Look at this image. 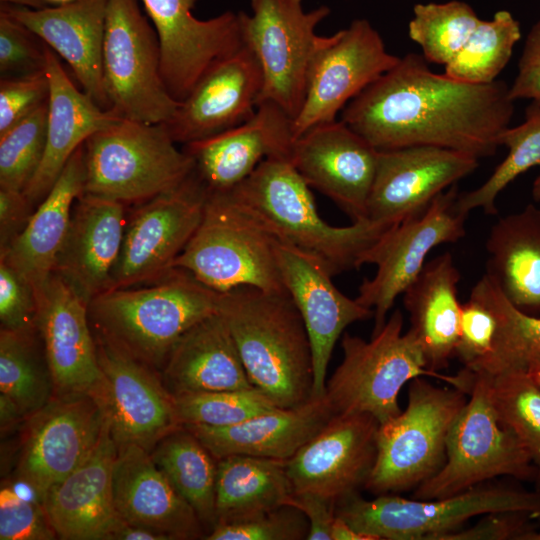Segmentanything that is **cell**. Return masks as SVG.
<instances>
[{
	"label": "cell",
	"mask_w": 540,
	"mask_h": 540,
	"mask_svg": "<svg viewBox=\"0 0 540 540\" xmlns=\"http://www.w3.org/2000/svg\"><path fill=\"white\" fill-rule=\"evenodd\" d=\"M117 446L108 424L87 459L57 484L42 506L57 538L111 540L122 521L113 497Z\"/></svg>",
	"instance_id": "cell-28"
},
{
	"label": "cell",
	"mask_w": 540,
	"mask_h": 540,
	"mask_svg": "<svg viewBox=\"0 0 540 540\" xmlns=\"http://www.w3.org/2000/svg\"><path fill=\"white\" fill-rule=\"evenodd\" d=\"M478 160L436 146L379 151L367 218L394 225L422 214L439 194L474 172Z\"/></svg>",
	"instance_id": "cell-19"
},
{
	"label": "cell",
	"mask_w": 540,
	"mask_h": 540,
	"mask_svg": "<svg viewBox=\"0 0 540 540\" xmlns=\"http://www.w3.org/2000/svg\"><path fill=\"white\" fill-rule=\"evenodd\" d=\"M325 394L226 427L184 425L218 460L248 455L288 461L334 416Z\"/></svg>",
	"instance_id": "cell-31"
},
{
	"label": "cell",
	"mask_w": 540,
	"mask_h": 540,
	"mask_svg": "<svg viewBox=\"0 0 540 540\" xmlns=\"http://www.w3.org/2000/svg\"><path fill=\"white\" fill-rule=\"evenodd\" d=\"M218 313L254 387L278 408L296 407L314 398L311 342L287 293L237 287L222 293Z\"/></svg>",
	"instance_id": "cell-2"
},
{
	"label": "cell",
	"mask_w": 540,
	"mask_h": 540,
	"mask_svg": "<svg viewBox=\"0 0 540 540\" xmlns=\"http://www.w3.org/2000/svg\"><path fill=\"white\" fill-rule=\"evenodd\" d=\"M379 151L342 120L316 125L294 140L290 161L310 186L352 222L368 219Z\"/></svg>",
	"instance_id": "cell-22"
},
{
	"label": "cell",
	"mask_w": 540,
	"mask_h": 540,
	"mask_svg": "<svg viewBox=\"0 0 540 540\" xmlns=\"http://www.w3.org/2000/svg\"><path fill=\"white\" fill-rule=\"evenodd\" d=\"M46 44L0 6V74L19 77L45 71Z\"/></svg>",
	"instance_id": "cell-48"
},
{
	"label": "cell",
	"mask_w": 540,
	"mask_h": 540,
	"mask_svg": "<svg viewBox=\"0 0 540 540\" xmlns=\"http://www.w3.org/2000/svg\"><path fill=\"white\" fill-rule=\"evenodd\" d=\"M262 87L260 64L243 45L215 63L162 125L177 144L209 138L250 119Z\"/></svg>",
	"instance_id": "cell-23"
},
{
	"label": "cell",
	"mask_w": 540,
	"mask_h": 540,
	"mask_svg": "<svg viewBox=\"0 0 540 540\" xmlns=\"http://www.w3.org/2000/svg\"><path fill=\"white\" fill-rule=\"evenodd\" d=\"M174 400L182 426H232L278 408L256 387L181 395Z\"/></svg>",
	"instance_id": "cell-44"
},
{
	"label": "cell",
	"mask_w": 540,
	"mask_h": 540,
	"mask_svg": "<svg viewBox=\"0 0 540 540\" xmlns=\"http://www.w3.org/2000/svg\"><path fill=\"white\" fill-rule=\"evenodd\" d=\"M277 259L284 287L307 330L313 355V397L325 394L328 364L343 331L373 318V310L343 294L332 275L314 256L278 243Z\"/></svg>",
	"instance_id": "cell-24"
},
{
	"label": "cell",
	"mask_w": 540,
	"mask_h": 540,
	"mask_svg": "<svg viewBox=\"0 0 540 540\" xmlns=\"http://www.w3.org/2000/svg\"><path fill=\"white\" fill-rule=\"evenodd\" d=\"M403 314L395 310L369 341L344 333L343 360L326 382L325 396L334 414H369L383 424L400 412L398 396L413 379L430 376L466 393L471 373L457 375L431 370L416 336L403 333Z\"/></svg>",
	"instance_id": "cell-5"
},
{
	"label": "cell",
	"mask_w": 540,
	"mask_h": 540,
	"mask_svg": "<svg viewBox=\"0 0 540 540\" xmlns=\"http://www.w3.org/2000/svg\"><path fill=\"white\" fill-rule=\"evenodd\" d=\"M150 456L175 490L194 509L207 536L216 525L218 460L185 426L164 436L150 451Z\"/></svg>",
	"instance_id": "cell-37"
},
{
	"label": "cell",
	"mask_w": 540,
	"mask_h": 540,
	"mask_svg": "<svg viewBox=\"0 0 540 540\" xmlns=\"http://www.w3.org/2000/svg\"><path fill=\"white\" fill-rule=\"evenodd\" d=\"M25 420V417L18 407L7 397L0 394V426L1 432H7L19 422Z\"/></svg>",
	"instance_id": "cell-57"
},
{
	"label": "cell",
	"mask_w": 540,
	"mask_h": 540,
	"mask_svg": "<svg viewBox=\"0 0 540 540\" xmlns=\"http://www.w3.org/2000/svg\"><path fill=\"white\" fill-rule=\"evenodd\" d=\"M331 540H376L373 536L359 532L345 520L336 516L331 527Z\"/></svg>",
	"instance_id": "cell-58"
},
{
	"label": "cell",
	"mask_w": 540,
	"mask_h": 540,
	"mask_svg": "<svg viewBox=\"0 0 540 540\" xmlns=\"http://www.w3.org/2000/svg\"><path fill=\"white\" fill-rule=\"evenodd\" d=\"M278 243L230 192L208 193L200 224L172 268L189 271L219 293L250 286L286 294Z\"/></svg>",
	"instance_id": "cell-6"
},
{
	"label": "cell",
	"mask_w": 540,
	"mask_h": 540,
	"mask_svg": "<svg viewBox=\"0 0 540 540\" xmlns=\"http://www.w3.org/2000/svg\"><path fill=\"white\" fill-rule=\"evenodd\" d=\"M516 511L540 517V491L506 486L472 487L436 499H408L381 494L366 500L357 493L336 505V516L376 540H437L472 517Z\"/></svg>",
	"instance_id": "cell-10"
},
{
	"label": "cell",
	"mask_w": 540,
	"mask_h": 540,
	"mask_svg": "<svg viewBox=\"0 0 540 540\" xmlns=\"http://www.w3.org/2000/svg\"><path fill=\"white\" fill-rule=\"evenodd\" d=\"M309 522L302 511L285 505L254 518L217 524L206 540H303L307 539Z\"/></svg>",
	"instance_id": "cell-47"
},
{
	"label": "cell",
	"mask_w": 540,
	"mask_h": 540,
	"mask_svg": "<svg viewBox=\"0 0 540 540\" xmlns=\"http://www.w3.org/2000/svg\"><path fill=\"white\" fill-rule=\"evenodd\" d=\"M523 369L540 386V352L532 354L527 359Z\"/></svg>",
	"instance_id": "cell-59"
},
{
	"label": "cell",
	"mask_w": 540,
	"mask_h": 540,
	"mask_svg": "<svg viewBox=\"0 0 540 540\" xmlns=\"http://www.w3.org/2000/svg\"><path fill=\"white\" fill-rule=\"evenodd\" d=\"M469 371V397L449 431L445 462L415 488V499L452 496L498 476L536 480L530 454L498 418L487 374Z\"/></svg>",
	"instance_id": "cell-9"
},
{
	"label": "cell",
	"mask_w": 540,
	"mask_h": 540,
	"mask_svg": "<svg viewBox=\"0 0 540 540\" xmlns=\"http://www.w3.org/2000/svg\"><path fill=\"white\" fill-rule=\"evenodd\" d=\"M461 275L453 257L445 252L425 263L417 278L403 292L410 331L418 339L428 366L439 371L455 356L459 335Z\"/></svg>",
	"instance_id": "cell-34"
},
{
	"label": "cell",
	"mask_w": 540,
	"mask_h": 540,
	"mask_svg": "<svg viewBox=\"0 0 540 540\" xmlns=\"http://www.w3.org/2000/svg\"><path fill=\"white\" fill-rule=\"evenodd\" d=\"M83 193L137 205L183 183L194 171L162 124L119 117L83 144Z\"/></svg>",
	"instance_id": "cell-7"
},
{
	"label": "cell",
	"mask_w": 540,
	"mask_h": 540,
	"mask_svg": "<svg viewBox=\"0 0 540 540\" xmlns=\"http://www.w3.org/2000/svg\"><path fill=\"white\" fill-rule=\"evenodd\" d=\"M466 2L418 3L408 24V34L427 62L446 65L464 46L480 22Z\"/></svg>",
	"instance_id": "cell-43"
},
{
	"label": "cell",
	"mask_w": 540,
	"mask_h": 540,
	"mask_svg": "<svg viewBox=\"0 0 540 540\" xmlns=\"http://www.w3.org/2000/svg\"><path fill=\"white\" fill-rule=\"evenodd\" d=\"M230 193L280 243L314 256L332 276L363 266L370 249L393 226L370 219L343 227L328 224L310 186L287 158L263 160Z\"/></svg>",
	"instance_id": "cell-4"
},
{
	"label": "cell",
	"mask_w": 540,
	"mask_h": 540,
	"mask_svg": "<svg viewBox=\"0 0 540 540\" xmlns=\"http://www.w3.org/2000/svg\"><path fill=\"white\" fill-rule=\"evenodd\" d=\"M251 14L239 12L242 39L263 75L259 102L269 101L294 120L303 104L317 26L331 10L306 11L303 0H251Z\"/></svg>",
	"instance_id": "cell-12"
},
{
	"label": "cell",
	"mask_w": 540,
	"mask_h": 540,
	"mask_svg": "<svg viewBox=\"0 0 540 540\" xmlns=\"http://www.w3.org/2000/svg\"><path fill=\"white\" fill-rule=\"evenodd\" d=\"M48 102L0 135V188L24 191L46 147Z\"/></svg>",
	"instance_id": "cell-45"
},
{
	"label": "cell",
	"mask_w": 540,
	"mask_h": 540,
	"mask_svg": "<svg viewBox=\"0 0 540 540\" xmlns=\"http://www.w3.org/2000/svg\"><path fill=\"white\" fill-rule=\"evenodd\" d=\"M1 6L64 59L83 91L110 110L102 61L108 0H75L42 9Z\"/></svg>",
	"instance_id": "cell-29"
},
{
	"label": "cell",
	"mask_w": 540,
	"mask_h": 540,
	"mask_svg": "<svg viewBox=\"0 0 540 540\" xmlns=\"http://www.w3.org/2000/svg\"><path fill=\"white\" fill-rule=\"evenodd\" d=\"M145 286L105 291L88 303L93 334L161 373L179 339L218 313L222 293L171 268Z\"/></svg>",
	"instance_id": "cell-3"
},
{
	"label": "cell",
	"mask_w": 540,
	"mask_h": 540,
	"mask_svg": "<svg viewBox=\"0 0 540 540\" xmlns=\"http://www.w3.org/2000/svg\"><path fill=\"white\" fill-rule=\"evenodd\" d=\"M36 328L51 374L54 396L89 395L102 387L88 304L53 273L35 295Z\"/></svg>",
	"instance_id": "cell-21"
},
{
	"label": "cell",
	"mask_w": 540,
	"mask_h": 540,
	"mask_svg": "<svg viewBox=\"0 0 540 540\" xmlns=\"http://www.w3.org/2000/svg\"><path fill=\"white\" fill-rule=\"evenodd\" d=\"M111 540H165L160 534L122 519Z\"/></svg>",
	"instance_id": "cell-56"
},
{
	"label": "cell",
	"mask_w": 540,
	"mask_h": 540,
	"mask_svg": "<svg viewBox=\"0 0 540 540\" xmlns=\"http://www.w3.org/2000/svg\"><path fill=\"white\" fill-rule=\"evenodd\" d=\"M57 535L39 501L23 498L13 488L0 490L1 540H51Z\"/></svg>",
	"instance_id": "cell-49"
},
{
	"label": "cell",
	"mask_w": 540,
	"mask_h": 540,
	"mask_svg": "<svg viewBox=\"0 0 540 540\" xmlns=\"http://www.w3.org/2000/svg\"><path fill=\"white\" fill-rule=\"evenodd\" d=\"M198 1L141 0L158 36L164 84L179 102L215 63L244 45L239 12L201 20L192 14Z\"/></svg>",
	"instance_id": "cell-18"
},
{
	"label": "cell",
	"mask_w": 540,
	"mask_h": 540,
	"mask_svg": "<svg viewBox=\"0 0 540 540\" xmlns=\"http://www.w3.org/2000/svg\"><path fill=\"white\" fill-rule=\"evenodd\" d=\"M486 273L520 311L540 316V209L533 204L491 228Z\"/></svg>",
	"instance_id": "cell-35"
},
{
	"label": "cell",
	"mask_w": 540,
	"mask_h": 540,
	"mask_svg": "<svg viewBox=\"0 0 540 540\" xmlns=\"http://www.w3.org/2000/svg\"><path fill=\"white\" fill-rule=\"evenodd\" d=\"M520 38L519 22L509 11L499 10L492 19L480 20L464 46L445 65L444 73L463 82L492 83L506 67Z\"/></svg>",
	"instance_id": "cell-40"
},
{
	"label": "cell",
	"mask_w": 540,
	"mask_h": 540,
	"mask_svg": "<svg viewBox=\"0 0 540 540\" xmlns=\"http://www.w3.org/2000/svg\"><path fill=\"white\" fill-rule=\"evenodd\" d=\"M113 497L121 519L156 532L165 540L206 536L194 509L155 465L150 452L138 445L117 447Z\"/></svg>",
	"instance_id": "cell-27"
},
{
	"label": "cell",
	"mask_w": 540,
	"mask_h": 540,
	"mask_svg": "<svg viewBox=\"0 0 540 540\" xmlns=\"http://www.w3.org/2000/svg\"><path fill=\"white\" fill-rule=\"evenodd\" d=\"M499 145L508 148L506 158L478 188L459 193L458 209L468 214L481 208L487 215L497 214L496 198L517 176L528 169L540 167V102L532 101L525 110V120L506 128L499 136ZM532 196L540 202V174L534 180Z\"/></svg>",
	"instance_id": "cell-39"
},
{
	"label": "cell",
	"mask_w": 540,
	"mask_h": 540,
	"mask_svg": "<svg viewBox=\"0 0 540 540\" xmlns=\"http://www.w3.org/2000/svg\"><path fill=\"white\" fill-rule=\"evenodd\" d=\"M102 61L109 108L118 116L163 124L175 114L180 102L164 84L158 36L138 0H108Z\"/></svg>",
	"instance_id": "cell-11"
},
{
	"label": "cell",
	"mask_w": 540,
	"mask_h": 540,
	"mask_svg": "<svg viewBox=\"0 0 540 540\" xmlns=\"http://www.w3.org/2000/svg\"><path fill=\"white\" fill-rule=\"evenodd\" d=\"M44 1L48 4V6H59V5H64V4L73 2L75 0H44Z\"/></svg>",
	"instance_id": "cell-61"
},
{
	"label": "cell",
	"mask_w": 540,
	"mask_h": 540,
	"mask_svg": "<svg viewBox=\"0 0 540 540\" xmlns=\"http://www.w3.org/2000/svg\"><path fill=\"white\" fill-rule=\"evenodd\" d=\"M102 387L97 398L117 447L135 444L150 452L182 426L161 373L94 335Z\"/></svg>",
	"instance_id": "cell-17"
},
{
	"label": "cell",
	"mask_w": 540,
	"mask_h": 540,
	"mask_svg": "<svg viewBox=\"0 0 540 540\" xmlns=\"http://www.w3.org/2000/svg\"><path fill=\"white\" fill-rule=\"evenodd\" d=\"M367 19H355L330 36H317L309 62L305 96L292 121L294 139L336 120L344 107L398 61Z\"/></svg>",
	"instance_id": "cell-13"
},
{
	"label": "cell",
	"mask_w": 540,
	"mask_h": 540,
	"mask_svg": "<svg viewBox=\"0 0 540 540\" xmlns=\"http://www.w3.org/2000/svg\"><path fill=\"white\" fill-rule=\"evenodd\" d=\"M510 97L540 102V20L530 29L518 62L515 80L509 86Z\"/></svg>",
	"instance_id": "cell-53"
},
{
	"label": "cell",
	"mask_w": 540,
	"mask_h": 540,
	"mask_svg": "<svg viewBox=\"0 0 540 540\" xmlns=\"http://www.w3.org/2000/svg\"><path fill=\"white\" fill-rule=\"evenodd\" d=\"M379 422L369 414H335L286 461L294 492H310L336 504L365 486L377 454Z\"/></svg>",
	"instance_id": "cell-20"
},
{
	"label": "cell",
	"mask_w": 540,
	"mask_h": 540,
	"mask_svg": "<svg viewBox=\"0 0 540 540\" xmlns=\"http://www.w3.org/2000/svg\"><path fill=\"white\" fill-rule=\"evenodd\" d=\"M409 383L406 408L379 424L376 459L364 486L376 495L416 488L440 470L449 431L468 398L421 377Z\"/></svg>",
	"instance_id": "cell-8"
},
{
	"label": "cell",
	"mask_w": 540,
	"mask_h": 540,
	"mask_svg": "<svg viewBox=\"0 0 540 540\" xmlns=\"http://www.w3.org/2000/svg\"><path fill=\"white\" fill-rule=\"evenodd\" d=\"M45 72L49 81L46 147L38 170L24 190L35 207L49 193L75 151L92 134L120 117L80 91L47 45Z\"/></svg>",
	"instance_id": "cell-30"
},
{
	"label": "cell",
	"mask_w": 540,
	"mask_h": 540,
	"mask_svg": "<svg viewBox=\"0 0 540 540\" xmlns=\"http://www.w3.org/2000/svg\"><path fill=\"white\" fill-rule=\"evenodd\" d=\"M126 205L82 193L75 201L54 273L88 304L110 289L127 221Z\"/></svg>",
	"instance_id": "cell-26"
},
{
	"label": "cell",
	"mask_w": 540,
	"mask_h": 540,
	"mask_svg": "<svg viewBox=\"0 0 540 540\" xmlns=\"http://www.w3.org/2000/svg\"><path fill=\"white\" fill-rule=\"evenodd\" d=\"M498 331L497 316L482 288L474 285L468 300L461 304L459 335L455 356L473 369L491 354Z\"/></svg>",
	"instance_id": "cell-46"
},
{
	"label": "cell",
	"mask_w": 540,
	"mask_h": 540,
	"mask_svg": "<svg viewBox=\"0 0 540 540\" xmlns=\"http://www.w3.org/2000/svg\"><path fill=\"white\" fill-rule=\"evenodd\" d=\"M0 394L25 419L53 398V382L37 330L0 329Z\"/></svg>",
	"instance_id": "cell-38"
},
{
	"label": "cell",
	"mask_w": 540,
	"mask_h": 540,
	"mask_svg": "<svg viewBox=\"0 0 540 540\" xmlns=\"http://www.w3.org/2000/svg\"><path fill=\"white\" fill-rule=\"evenodd\" d=\"M1 4L25 7L30 9H42L48 7L44 0H0Z\"/></svg>",
	"instance_id": "cell-60"
},
{
	"label": "cell",
	"mask_w": 540,
	"mask_h": 540,
	"mask_svg": "<svg viewBox=\"0 0 540 540\" xmlns=\"http://www.w3.org/2000/svg\"><path fill=\"white\" fill-rule=\"evenodd\" d=\"M207 196L193 172L179 186L134 205L109 290L151 283L169 271L199 226Z\"/></svg>",
	"instance_id": "cell-15"
},
{
	"label": "cell",
	"mask_w": 540,
	"mask_h": 540,
	"mask_svg": "<svg viewBox=\"0 0 540 540\" xmlns=\"http://www.w3.org/2000/svg\"><path fill=\"white\" fill-rule=\"evenodd\" d=\"M513 113L506 82H463L410 52L352 99L341 120L378 151L436 146L480 159L496 153Z\"/></svg>",
	"instance_id": "cell-1"
},
{
	"label": "cell",
	"mask_w": 540,
	"mask_h": 540,
	"mask_svg": "<svg viewBox=\"0 0 540 540\" xmlns=\"http://www.w3.org/2000/svg\"><path fill=\"white\" fill-rule=\"evenodd\" d=\"M161 377L173 397L254 387L219 313L201 320L179 339Z\"/></svg>",
	"instance_id": "cell-32"
},
{
	"label": "cell",
	"mask_w": 540,
	"mask_h": 540,
	"mask_svg": "<svg viewBox=\"0 0 540 540\" xmlns=\"http://www.w3.org/2000/svg\"><path fill=\"white\" fill-rule=\"evenodd\" d=\"M106 425L104 411L92 396L53 397L24 420L18 480L42 503L92 453Z\"/></svg>",
	"instance_id": "cell-16"
},
{
	"label": "cell",
	"mask_w": 540,
	"mask_h": 540,
	"mask_svg": "<svg viewBox=\"0 0 540 540\" xmlns=\"http://www.w3.org/2000/svg\"><path fill=\"white\" fill-rule=\"evenodd\" d=\"M37 303L31 285L13 268L0 261L1 328L36 331Z\"/></svg>",
	"instance_id": "cell-51"
},
{
	"label": "cell",
	"mask_w": 540,
	"mask_h": 540,
	"mask_svg": "<svg viewBox=\"0 0 540 540\" xmlns=\"http://www.w3.org/2000/svg\"><path fill=\"white\" fill-rule=\"evenodd\" d=\"M527 540H540V530L533 531L527 538Z\"/></svg>",
	"instance_id": "cell-62"
},
{
	"label": "cell",
	"mask_w": 540,
	"mask_h": 540,
	"mask_svg": "<svg viewBox=\"0 0 540 540\" xmlns=\"http://www.w3.org/2000/svg\"><path fill=\"white\" fill-rule=\"evenodd\" d=\"M46 72L0 80V135L48 102Z\"/></svg>",
	"instance_id": "cell-50"
},
{
	"label": "cell",
	"mask_w": 540,
	"mask_h": 540,
	"mask_svg": "<svg viewBox=\"0 0 540 540\" xmlns=\"http://www.w3.org/2000/svg\"><path fill=\"white\" fill-rule=\"evenodd\" d=\"M458 195L454 184L422 214L390 227L368 252L365 264H375L377 271L363 280L355 299L374 312L372 334L383 327L396 298L420 274L431 250L465 236L468 214L458 209Z\"/></svg>",
	"instance_id": "cell-14"
},
{
	"label": "cell",
	"mask_w": 540,
	"mask_h": 540,
	"mask_svg": "<svg viewBox=\"0 0 540 540\" xmlns=\"http://www.w3.org/2000/svg\"><path fill=\"white\" fill-rule=\"evenodd\" d=\"M477 283L497 316L498 331L491 354L471 371L495 374L524 368L527 359L540 352V316L517 309L487 274Z\"/></svg>",
	"instance_id": "cell-41"
},
{
	"label": "cell",
	"mask_w": 540,
	"mask_h": 540,
	"mask_svg": "<svg viewBox=\"0 0 540 540\" xmlns=\"http://www.w3.org/2000/svg\"><path fill=\"white\" fill-rule=\"evenodd\" d=\"M304 513L309 522L308 540H331V527L336 518V503L310 492H293L289 501Z\"/></svg>",
	"instance_id": "cell-55"
},
{
	"label": "cell",
	"mask_w": 540,
	"mask_h": 540,
	"mask_svg": "<svg viewBox=\"0 0 540 540\" xmlns=\"http://www.w3.org/2000/svg\"><path fill=\"white\" fill-rule=\"evenodd\" d=\"M293 492L284 460L248 455L220 458L216 477V525L245 521L289 505Z\"/></svg>",
	"instance_id": "cell-36"
},
{
	"label": "cell",
	"mask_w": 540,
	"mask_h": 540,
	"mask_svg": "<svg viewBox=\"0 0 540 540\" xmlns=\"http://www.w3.org/2000/svg\"><path fill=\"white\" fill-rule=\"evenodd\" d=\"M525 512L506 511L485 514L473 526L441 535L437 540H527L535 531Z\"/></svg>",
	"instance_id": "cell-52"
},
{
	"label": "cell",
	"mask_w": 540,
	"mask_h": 540,
	"mask_svg": "<svg viewBox=\"0 0 540 540\" xmlns=\"http://www.w3.org/2000/svg\"><path fill=\"white\" fill-rule=\"evenodd\" d=\"M292 119L276 104L263 101L246 122L206 139L183 145L194 173L208 193H228L267 158L290 159Z\"/></svg>",
	"instance_id": "cell-25"
},
{
	"label": "cell",
	"mask_w": 540,
	"mask_h": 540,
	"mask_svg": "<svg viewBox=\"0 0 540 540\" xmlns=\"http://www.w3.org/2000/svg\"><path fill=\"white\" fill-rule=\"evenodd\" d=\"M487 376L498 418L530 454L537 469V490L540 491V386L523 368Z\"/></svg>",
	"instance_id": "cell-42"
},
{
	"label": "cell",
	"mask_w": 540,
	"mask_h": 540,
	"mask_svg": "<svg viewBox=\"0 0 540 540\" xmlns=\"http://www.w3.org/2000/svg\"><path fill=\"white\" fill-rule=\"evenodd\" d=\"M85 180L83 145L70 157L57 181L38 204L24 231L0 254L24 278L36 295L54 273L58 254L67 235L71 212L83 193Z\"/></svg>",
	"instance_id": "cell-33"
},
{
	"label": "cell",
	"mask_w": 540,
	"mask_h": 540,
	"mask_svg": "<svg viewBox=\"0 0 540 540\" xmlns=\"http://www.w3.org/2000/svg\"><path fill=\"white\" fill-rule=\"evenodd\" d=\"M35 209L24 191L0 188V254L24 231Z\"/></svg>",
	"instance_id": "cell-54"
}]
</instances>
